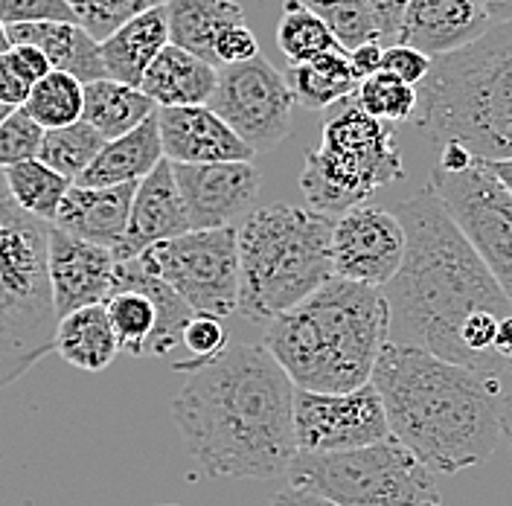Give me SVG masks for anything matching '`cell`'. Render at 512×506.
<instances>
[{
	"instance_id": "obj_12",
	"label": "cell",
	"mask_w": 512,
	"mask_h": 506,
	"mask_svg": "<svg viewBox=\"0 0 512 506\" xmlns=\"http://www.w3.org/2000/svg\"><path fill=\"white\" fill-rule=\"evenodd\" d=\"M207 105L259 155L274 152L291 134L297 102L286 76L259 53L251 62L219 67V85Z\"/></svg>"
},
{
	"instance_id": "obj_23",
	"label": "cell",
	"mask_w": 512,
	"mask_h": 506,
	"mask_svg": "<svg viewBox=\"0 0 512 506\" xmlns=\"http://www.w3.org/2000/svg\"><path fill=\"white\" fill-rule=\"evenodd\" d=\"M12 47L27 44L47 56L53 70L70 73L82 85H91L105 76V64L99 53V41L88 35L82 24H64V21H50V24H18L6 27Z\"/></svg>"
},
{
	"instance_id": "obj_33",
	"label": "cell",
	"mask_w": 512,
	"mask_h": 506,
	"mask_svg": "<svg viewBox=\"0 0 512 506\" xmlns=\"http://www.w3.org/2000/svg\"><path fill=\"white\" fill-rule=\"evenodd\" d=\"M105 143H108V140H105L94 126H88L85 120H79V123H73V126L44 131L38 160L47 163L53 172H59L67 181L76 184L79 175H82V172L94 163L96 155L105 149Z\"/></svg>"
},
{
	"instance_id": "obj_18",
	"label": "cell",
	"mask_w": 512,
	"mask_h": 506,
	"mask_svg": "<svg viewBox=\"0 0 512 506\" xmlns=\"http://www.w3.org/2000/svg\"><path fill=\"white\" fill-rule=\"evenodd\" d=\"M492 27L478 0H408L396 44L440 59L475 44Z\"/></svg>"
},
{
	"instance_id": "obj_30",
	"label": "cell",
	"mask_w": 512,
	"mask_h": 506,
	"mask_svg": "<svg viewBox=\"0 0 512 506\" xmlns=\"http://www.w3.org/2000/svg\"><path fill=\"white\" fill-rule=\"evenodd\" d=\"M277 47L288 59V67L312 62V59H318L323 53H332V50H344L335 41V35L329 32V27L303 0H286L283 3V15L277 24Z\"/></svg>"
},
{
	"instance_id": "obj_26",
	"label": "cell",
	"mask_w": 512,
	"mask_h": 506,
	"mask_svg": "<svg viewBox=\"0 0 512 506\" xmlns=\"http://www.w3.org/2000/svg\"><path fill=\"white\" fill-rule=\"evenodd\" d=\"M56 352L76 370H108L120 355V341L114 335L105 306H85L62 317L56 329Z\"/></svg>"
},
{
	"instance_id": "obj_14",
	"label": "cell",
	"mask_w": 512,
	"mask_h": 506,
	"mask_svg": "<svg viewBox=\"0 0 512 506\" xmlns=\"http://www.w3.org/2000/svg\"><path fill=\"white\" fill-rule=\"evenodd\" d=\"M405 256V230L396 213L382 207H355L335 219L332 271L338 280L384 288Z\"/></svg>"
},
{
	"instance_id": "obj_39",
	"label": "cell",
	"mask_w": 512,
	"mask_h": 506,
	"mask_svg": "<svg viewBox=\"0 0 512 506\" xmlns=\"http://www.w3.org/2000/svg\"><path fill=\"white\" fill-rule=\"evenodd\" d=\"M181 344L195 355V361H210L230 347L222 320L210 315H192L184 335H181Z\"/></svg>"
},
{
	"instance_id": "obj_52",
	"label": "cell",
	"mask_w": 512,
	"mask_h": 506,
	"mask_svg": "<svg viewBox=\"0 0 512 506\" xmlns=\"http://www.w3.org/2000/svg\"><path fill=\"white\" fill-rule=\"evenodd\" d=\"M9 114H12V108H6V105H3V102H0V123H3V120H6V117H9Z\"/></svg>"
},
{
	"instance_id": "obj_38",
	"label": "cell",
	"mask_w": 512,
	"mask_h": 506,
	"mask_svg": "<svg viewBox=\"0 0 512 506\" xmlns=\"http://www.w3.org/2000/svg\"><path fill=\"white\" fill-rule=\"evenodd\" d=\"M0 21L6 27H18V24H50V21L79 24L76 21V12L70 9L67 0H0Z\"/></svg>"
},
{
	"instance_id": "obj_48",
	"label": "cell",
	"mask_w": 512,
	"mask_h": 506,
	"mask_svg": "<svg viewBox=\"0 0 512 506\" xmlns=\"http://www.w3.org/2000/svg\"><path fill=\"white\" fill-rule=\"evenodd\" d=\"M483 12L489 15V21L498 24H510L512 21V0H478Z\"/></svg>"
},
{
	"instance_id": "obj_49",
	"label": "cell",
	"mask_w": 512,
	"mask_h": 506,
	"mask_svg": "<svg viewBox=\"0 0 512 506\" xmlns=\"http://www.w3.org/2000/svg\"><path fill=\"white\" fill-rule=\"evenodd\" d=\"M501 387H504V440L510 443L512 451V364L501 376Z\"/></svg>"
},
{
	"instance_id": "obj_22",
	"label": "cell",
	"mask_w": 512,
	"mask_h": 506,
	"mask_svg": "<svg viewBox=\"0 0 512 506\" xmlns=\"http://www.w3.org/2000/svg\"><path fill=\"white\" fill-rule=\"evenodd\" d=\"M219 85V67L187 53L178 44H166L163 53L146 70L140 91L158 108L207 105Z\"/></svg>"
},
{
	"instance_id": "obj_31",
	"label": "cell",
	"mask_w": 512,
	"mask_h": 506,
	"mask_svg": "<svg viewBox=\"0 0 512 506\" xmlns=\"http://www.w3.org/2000/svg\"><path fill=\"white\" fill-rule=\"evenodd\" d=\"M105 312H108L114 335L120 341V352H128L134 358L152 355V341L158 332V309L146 291L120 288L105 303Z\"/></svg>"
},
{
	"instance_id": "obj_50",
	"label": "cell",
	"mask_w": 512,
	"mask_h": 506,
	"mask_svg": "<svg viewBox=\"0 0 512 506\" xmlns=\"http://www.w3.org/2000/svg\"><path fill=\"white\" fill-rule=\"evenodd\" d=\"M486 166L495 172V178H498L512 195V160H492V163H486Z\"/></svg>"
},
{
	"instance_id": "obj_15",
	"label": "cell",
	"mask_w": 512,
	"mask_h": 506,
	"mask_svg": "<svg viewBox=\"0 0 512 506\" xmlns=\"http://www.w3.org/2000/svg\"><path fill=\"white\" fill-rule=\"evenodd\" d=\"M190 230L236 227L254 213L262 175L254 163H172Z\"/></svg>"
},
{
	"instance_id": "obj_45",
	"label": "cell",
	"mask_w": 512,
	"mask_h": 506,
	"mask_svg": "<svg viewBox=\"0 0 512 506\" xmlns=\"http://www.w3.org/2000/svg\"><path fill=\"white\" fill-rule=\"evenodd\" d=\"M382 59L384 44H379V41H370V44H361V47L350 50V67L352 73H355V79L364 82V79L376 76L382 70Z\"/></svg>"
},
{
	"instance_id": "obj_35",
	"label": "cell",
	"mask_w": 512,
	"mask_h": 506,
	"mask_svg": "<svg viewBox=\"0 0 512 506\" xmlns=\"http://www.w3.org/2000/svg\"><path fill=\"white\" fill-rule=\"evenodd\" d=\"M355 99L373 120L387 123V126L411 120L416 114V105H419L416 88L405 85L402 79H396L390 73H376V76L364 79L355 91Z\"/></svg>"
},
{
	"instance_id": "obj_21",
	"label": "cell",
	"mask_w": 512,
	"mask_h": 506,
	"mask_svg": "<svg viewBox=\"0 0 512 506\" xmlns=\"http://www.w3.org/2000/svg\"><path fill=\"white\" fill-rule=\"evenodd\" d=\"M166 44H172L166 6L149 9V12L131 18L120 30L111 32L105 41H99L105 76L120 85H128V88H140L146 70L163 53Z\"/></svg>"
},
{
	"instance_id": "obj_41",
	"label": "cell",
	"mask_w": 512,
	"mask_h": 506,
	"mask_svg": "<svg viewBox=\"0 0 512 506\" xmlns=\"http://www.w3.org/2000/svg\"><path fill=\"white\" fill-rule=\"evenodd\" d=\"M213 56H216V67H230V64H245L259 56V44L256 35L251 32L248 24L230 27L224 30L216 44H213Z\"/></svg>"
},
{
	"instance_id": "obj_43",
	"label": "cell",
	"mask_w": 512,
	"mask_h": 506,
	"mask_svg": "<svg viewBox=\"0 0 512 506\" xmlns=\"http://www.w3.org/2000/svg\"><path fill=\"white\" fill-rule=\"evenodd\" d=\"M367 3H370V9L376 15L384 47L396 44L399 41V30H402L405 9H408V0H367Z\"/></svg>"
},
{
	"instance_id": "obj_16",
	"label": "cell",
	"mask_w": 512,
	"mask_h": 506,
	"mask_svg": "<svg viewBox=\"0 0 512 506\" xmlns=\"http://www.w3.org/2000/svg\"><path fill=\"white\" fill-rule=\"evenodd\" d=\"M47 271L59 320L85 306H105L117 294V256L108 248L67 236L50 224Z\"/></svg>"
},
{
	"instance_id": "obj_32",
	"label": "cell",
	"mask_w": 512,
	"mask_h": 506,
	"mask_svg": "<svg viewBox=\"0 0 512 506\" xmlns=\"http://www.w3.org/2000/svg\"><path fill=\"white\" fill-rule=\"evenodd\" d=\"M24 111L44 131L73 126L82 120V111H85V85L73 79L70 73L53 70L50 76L32 85Z\"/></svg>"
},
{
	"instance_id": "obj_24",
	"label": "cell",
	"mask_w": 512,
	"mask_h": 506,
	"mask_svg": "<svg viewBox=\"0 0 512 506\" xmlns=\"http://www.w3.org/2000/svg\"><path fill=\"white\" fill-rule=\"evenodd\" d=\"M163 160V143H160L158 111L134 131H128L117 140H108L96 160L79 175V187H123V184H140L146 175L155 172Z\"/></svg>"
},
{
	"instance_id": "obj_25",
	"label": "cell",
	"mask_w": 512,
	"mask_h": 506,
	"mask_svg": "<svg viewBox=\"0 0 512 506\" xmlns=\"http://www.w3.org/2000/svg\"><path fill=\"white\" fill-rule=\"evenodd\" d=\"M166 15L169 41L210 64H216V38L230 27L248 24L239 0H169Z\"/></svg>"
},
{
	"instance_id": "obj_37",
	"label": "cell",
	"mask_w": 512,
	"mask_h": 506,
	"mask_svg": "<svg viewBox=\"0 0 512 506\" xmlns=\"http://www.w3.org/2000/svg\"><path fill=\"white\" fill-rule=\"evenodd\" d=\"M44 140V128L32 120L24 108H15L0 123V169H12L18 163L38 160Z\"/></svg>"
},
{
	"instance_id": "obj_44",
	"label": "cell",
	"mask_w": 512,
	"mask_h": 506,
	"mask_svg": "<svg viewBox=\"0 0 512 506\" xmlns=\"http://www.w3.org/2000/svg\"><path fill=\"white\" fill-rule=\"evenodd\" d=\"M27 96H30V85L12 70L6 56H0V102L15 111L27 105Z\"/></svg>"
},
{
	"instance_id": "obj_51",
	"label": "cell",
	"mask_w": 512,
	"mask_h": 506,
	"mask_svg": "<svg viewBox=\"0 0 512 506\" xmlns=\"http://www.w3.org/2000/svg\"><path fill=\"white\" fill-rule=\"evenodd\" d=\"M12 50V41H9V32H6V24L0 21V56H6Z\"/></svg>"
},
{
	"instance_id": "obj_47",
	"label": "cell",
	"mask_w": 512,
	"mask_h": 506,
	"mask_svg": "<svg viewBox=\"0 0 512 506\" xmlns=\"http://www.w3.org/2000/svg\"><path fill=\"white\" fill-rule=\"evenodd\" d=\"M495 355L510 367L512 364V315L504 317L498 323V335H495Z\"/></svg>"
},
{
	"instance_id": "obj_10",
	"label": "cell",
	"mask_w": 512,
	"mask_h": 506,
	"mask_svg": "<svg viewBox=\"0 0 512 506\" xmlns=\"http://www.w3.org/2000/svg\"><path fill=\"white\" fill-rule=\"evenodd\" d=\"M137 262L169 285L195 315L227 317L239 309V230H190L160 242Z\"/></svg>"
},
{
	"instance_id": "obj_34",
	"label": "cell",
	"mask_w": 512,
	"mask_h": 506,
	"mask_svg": "<svg viewBox=\"0 0 512 506\" xmlns=\"http://www.w3.org/2000/svg\"><path fill=\"white\" fill-rule=\"evenodd\" d=\"M306 3L347 53L370 41L382 44V32L367 0H306Z\"/></svg>"
},
{
	"instance_id": "obj_42",
	"label": "cell",
	"mask_w": 512,
	"mask_h": 506,
	"mask_svg": "<svg viewBox=\"0 0 512 506\" xmlns=\"http://www.w3.org/2000/svg\"><path fill=\"white\" fill-rule=\"evenodd\" d=\"M6 59L12 64V70L27 82V85H35V82H41L44 76H50L53 73V67L47 62V56L41 53V50H35V47H27V44H15L9 53H6Z\"/></svg>"
},
{
	"instance_id": "obj_9",
	"label": "cell",
	"mask_w": 512,
	"mask_h": 506,
	"mask_svg": "<svg viewBox=\"0 0 512 506\" xmlns=\"http://www.w3.org/2000/svg\"><path fill=\"white\" fill-rule=\"evenodd\" d=\"M286 477L338 506H443L434 472L393 437L341 454H294Z\"/></svg>"
},
{
	"instance_id": "obj_3",
	"label": "cell",
	"mask_w": 512,
	"mask_h": 506,
	"mask_svg": "<svg viewBox=\"0 0 512 506\" xmlns=\"http://www.w3.org/2000/svg\"><path fill=\"white\" fill-rule=\"evenodd\" d=\"M370 381L382 396L390 437L434 475L480 466L504 440L501 376L387 341Z\"/></svg>"
},
{
	"instance_id": "obj_28",
	"label": "cell",
	"mask_w": 512,
	"mask_h": 506,
	"mask_svg": "<svg viewBox=\"0 0 512 506\" xmlns=\"http://www.w3.org/2000/svg\"><path fill=\"white\" fill-rule=\"evenodd\" d=\"M286 82L294 102L309 111H329L335 102L355 96L361 85L352 73L347 50H332L312 62L288 67Z\"/></svg>"
},
{
	"instance_id": "obj_1",
	"label": "cell",
	"mask_w": 512,
	"mask_h": 506,
	"mask_svg": "<svg viewBox=\"0 0 512 506\" xmlns=\"http://www.w3.org/2000/svg\"><path fill=\"white\" fill-rule=\"evenodd\" d=\"M172 419L207 477L271 480L286 475L294 443V381L256 344H230L210 361H184Z\"/></svg>"
},
{
	"instance_id": "obj_5",
	"label": "cell",
	"mask_w": 512,
	"mask_h": 506,
	"mask_svg": "<svg viewBox=\"0 0 512 506\" xmlns=\"http://www.w3.org/2000/svg\"><path fill=\"white\" fill-rule=\"evenodd\" d=\"M419 128L460 143L475 160H512V21L475 44L440 56L416 88Z\"/></svg>"
},
{
	"instance_id": "obj_13",
	"label": "cell",
	"mask_w": 512,
	"mask_h": 506,
	"mask_svg": "<svg viewBox=\"0 0 512 506\" xmlns=\"http://www.w3.org/2000/svg\"><path fill=\"white\" fill-rule=\"evenodd\" d=\"M387 437L390 425L373 381L352 393H294L297 454H341Z\"/></svg>"
},
{
	"instance_id": "obj_27",
	"label": "cell",
	"mask_w": 512,
	"mask_h": 506,
	"mask_svg": "<svg viewBox=\"0 0 512 506\" xmlns=\"http://www.w3.org/2000/svg\"><path fill=\"white\" fill-rule=\"evenodd\" d=\"M158 105L140 88H128L114 79H99L85 85V111L82 120L94 126L105 140H117L137 126H143Z\"/></svg>"
},
{
	"instance_id": "obj_19",
	"label": "cell",
	"mask_w": 512,
	"mask_h": 506,
	"mask_svg": "<svg viewBox=\"0 0 512 506\" xmlns=\"http://www.w3.org/2000/svg\"><path fill=\"white\" fill-rule=\"evenodd\" d=\"M184 233H190L187 207H184V198H181L178 184H175L172 163L163 158L155 166V172L137 184L134 201H131L126 239L114 251V256H117V262H128V259H137L140 253H146L160 242L178 239Z\"/></svg>"
},
{
	"instance_id": "obj_8",
	"label": "cell",
	"mask_w": 512,
	"mask_h": 506,
	"mask_svg": "<svg viewBox=\"0 0 512 506\" xmlns=\"http://www.w3.org/2000/svg\"><path fill=\"white\" fill-rule=\"evenodd\" d=\"M405 178V163L396 149V131L373 120L355 96L323 111L320 146L303 160L300 190L309 210L341 219L373 192Z\"/></svg>"
},
{
	"instance_id": "obj_17",
	"label": "cell",
	"mask_w": 512,
	"mask_h": 506,
	"mask_svg": "<svg viewBox=\"0 0 512 506\" xmlns=\"http://www.w3.org/2000/svg\"><path fill=\"white\" fill-rule=\"evenodd\" d=\"M158 128L169 163H254V149L210 105L158 108Z\"/></svg>"
},
{
	"instance_id": "obj_11",
	"label": "cell",
	"mask_w": 512,
	"mask_h": 506,
	"mask_svg": "<svg viewBox=\"0 0 512 506\" xmlns=\"http://www.w3.org/2000/svg\"><path fill=\"white\" fill-rule=\"evenodd\" d=\"M428 190L440 198L454 227L478 251L512 300V195L486 166L472 160L466 169L437 166Z\"/></svg>"
},
{
	"instance_id": "obj_2",
	"label": "cell",
	"mask_w": 512,
	"mask_h": 506,
	"mask_svg": "<svg viewBox=\"0 0 512 506\" xmlns=\"http://www.w3.org/2000/svg\"><path fill=\"white\" fill-rule=\"evenodd\" d=\"M396 219L405 230V256L396 277L382 288L387 341L475 370L460 338L463 323L478 312L510 317V294L431 190L402 201Z\"/></svg>"
},
{
	"instance_id": "obj_40",
	"label": "cell",
	"mask_w": 512,
	"mask_h": 506,
	"mask_svg": "<svg viewBox=\"0 0 512 506\" xmlns=\"http://www.w3.org/2000/svg\"><path fill=\"white\" fill-rule=\"evenodd\" d=\"M431 64H434V59L422 56V53H419V50H414V47H405V44H390V47H384L382 70H379V73H390V76L402 79L405 85L419 88V85L428 79V73H431Z\"/></svg>"
},
{
	"instance_id": "obj_46",
	"label": "cell",
	"mask_w": 512,
	"mask_h": 506,
	"mask_svg": "<svg viewBox=\"0 0 512 506\" xmlns=\"http://www.w3.org/2000/svg\"><path fill=\"white\" fill-rule=\"evenodd\" d=\"M268 506H338V504H332V501L320 498V495L309 492V489L286 486V489H280V492L271 498V504Z\"/></svg>"
},
{
	"instance_id": "obj_29",
	"label": "cell",
	"mask_w": 512,
	"mask_h": 506,
	"mask_svg": "<svg viewBox=\"0 0 512 506\" xmlns=\"http://www.w3.org/2000/svg\"><path fill=\"white\" fill-rule=\"evenodd\" d=\"M3 178H6V187L12 192L15 204L27 216L44 224L56 222L64 195L73 187V181L53 172L41 160H27V163H18L12 169H3Z\"/></svg>"
},
{
	"instance_id": "obj_6",
	"label": "cell",
	"mask_w": 512,
	"mask_h": 506,
	"mask_svg": "<svg viewBox=\"0 0 512 506\" xmlns=\"http://www.w3.org/2000/svg\"><path fill=\"white\" fill-rule=\"evenodd\" d=\"M239 230V315L271 323L335 277V219L274 204L254 210Z\"/></svg>"
},
{
	"instance_id": "obj_20",
	"label": "cell",
	"mask_w": 512,
	"mask_h": 506,
	"mask_svg": "<svg viewBox=\"0 0 512 506\" xmlns=\"http://www.w3.org/2000/svg\"><path fill=\"white\" fill-rule=\"evenodd\" d=\"M137 184L123 187H79L73 184L64 195L53 227L82 242L117 251L126 239L131 201Z\"/></svg>"
},
{
	"instance_id": "obj_4",
	"label": "cell",
	"mask_w": 512,
	"mask_h": 506,
	"mask_svg": "<svg viewBox=\"0 0 512 506\" xmlns=\"http://www.w3.org/2000/svg\"><path fill=\"white\" fill-rule=\"evenodd\" d=\"M387 344L382 288L332 277L265 326V344L297 390L352 393L370 384Z\"/></svg>"
},
{
	"instance_id": "obj_36",
	"label": "cell",
	"mask_w": 512,
	"mask_h": 506,
	"mask_svg": "<svg viewBox=\"0 0 512 506\" xmlns=\"http://www.w3.org/2000/svg\"><path fill=\"white\" fill-rule=\"evenodd\" d=\"M76 12V21L88 30L91 38L105 41L111 32H117L131 18L166 6L169 0H67Z\"/></svg>"
},
{
	"instance_id": "obj_7",
	"label": "cell",
	"mask_w": 512,
	"mask_h": 506,
	"mask_svg": "<svg viewBox=\"0 0 512 506\" xmlns=\"http://www.w3.org/2000/svg\"><path fill=\"white\" fill-rule=\"evenodd\" d=\"M47 248L50 224L15 204L0 169V390L56 349L59 315Z\"/></svg>"
}]
</instances>
